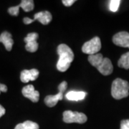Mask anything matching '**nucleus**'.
<instances>
[{
    "instance_id": "4",
    "label": "nucleus",
    "mask_w": 129,
    "mask_h": 129,
    "mask_svg": "<svg viewBox=\"0 0 129 129\" xmlns=\"http://www.w3.org/2000/svg\"><path fill=\"white\" fill-rule=\"evenodd\" d=\"M101 49V42L98 37H93L90 41L86 42L82 47V51L90 55L98 54Z\"/></svg>"
},
{
    "instance_id": "5",
    "label": "nucleus",
    "mask_w": 129,
    "mask_h": 129,
    "mask_svg": "<svg viewBox=\"0 0 129 129\" xmlns=\"http://www.w3.org/2000/svg\"><path fill=\"white\" fill-rule=\"evenodd\" d=\"M68 83L66 81H63L58 86L59 92L54 95H47L45 98V103L48 107H54L57 103L58 101L63 99V93L67 89Z\"/></svg>"
},
{
    "instance_id": "11",
    "label": "nucleus",
    "mask_w": 129,
    "mask_h": 129,
    "mask_svg": "<svg viewBox=\"0 0 129 129\" xmlns=\"http://www.w3.org/2000/svg\"><path fill=\"white\" fill-rule=\"evenodd\" d=\"M0 42H2L7 51L12 50L14 44L12 35L8 32H2L0 35Z\"/></svg>"
},
{
    "instance_id": "15",
    "label": "nucleus",
    "mask_w": 129,
    "mask_h": 129,
    "mask_svg": "<svg viewBox=\"0 0 129 129\" xmlns=\"http://www.w3.org/2000/svg\"><path fill=\"white\" fill-rule=\"evenodd\" d=\"M118 65L119 68L129 70V52L125 53L120 57L118 62Z\"/></svg>"
},
{
    "instance_id": "12",
    "label": "nucleus",
    "mask_w": 129,
    "mask_h": 129,
    "mask_svg": "<svg viewBox=\"0 0 129 129\" xmlns=\"http://www.w3.org/2000/svg\"><path fill=\"white\" fill-rule=\"evenodd\" d=\"M87 93L84 91H75L72 90L67 92L65 95V98L67 100L71 101H78L85 99Z\"/></svg>"
},
{
    "instance_id": "19",
    "label": "nucleus",
    "mask_w": 129,
    "mask_h": 129,
    "mask_svg": "<svg viewBox=\"0 0 129 129\" xmlns=\"http://www.w3.org/2000/svg\"><path fill=\"white\" fill-rule=\"evenodd\" d=\"M39 37L38 34L36 32H32V33H29L27 37L24 38V42L27 43L28 42L30 41H37V38Z\"/></svg>"
},
{
    "instance_id": "25",
    "label": "nucleus",
    "mask_w": 129,
    "mask_h": 129,
    "mask_svg": "<svg viewBox=\"0 0 129 129\" xmlns=\"http://www.w3.org/2000/svg\"><path fill=\"white\" fill-rule=\"evenodd\" d=\"M0 93H1V90H0Z\"/></svg>"
},
{
    "instance_id": "16",
    "label": "nucleus",
    "mask_w": 129,
    "mask_h": 129,
    "mask_svg": "<svg viewBox=\"0 0 129 129\" xmlns=\"http://www.w3.org/2000/svg\"><path fill=\"white\" fill-rule=\"evenodd\" d=\"M19 5L26 12L32 11L35 7L34 2L32 0H23Z\"/></svg>"
},
{
    "instance_id": "10",
    "label": "nucleus",
    "mask_w": 129,
    "mask_h": 129,
    "mask_svg": "<svg viewBox=\"0 0 129 129\" xmlns=\"http://www.w3.org/2000/svg\"><path fill=\"white\" fill-rule=\"evenodd\" d=\"M52 19V14L50 12L48 11H43V12H37L34 15V20H38L40 22L44 25H46L51 22Z\"/></svg>"
},
{
    "instance_id": "7",
    "label": "nucleus",
    "mask_w": 129,
    "mask_h": 129,
    "mask_svg": "<svg viewBox=\"0 0 129 129\" xmlns=\"http://www.w3.org/2000/svg\"><path fill=\"white\" fill-rule=\"evenodd\" d=\"M22 95L24 96L27 98L33 103H37L40 98V93L38 91L35 90L34 86L32 85H28L22 88Z\"/></svg>"
},
{
    "instance_id": "17",
    "label": "nucleus",
    "mask_w": 129,
    "mask_h": 129,
    "mask_svg": "<svg viewBox=\"0 0 129 129\" xmlns=\"http://www.w3.org/2000/svg\"><path fill=\"white\" fill-rule=\"evenodd\" d=\"M25 49L29 52H35L38 49V43L37 41H30L26 43Z\"/></svg>"
},
{
    "instance_id": "23",
    "label": "nucleus",
    "mask_w": 129,
    "mask_h": 129,
    "mask_svg": "<svg viewBox=\"0 0 129 129\" xmlns=\"http://www.w3.org/2000/svg\"><path fill=\"white\" fill-rule=\"evenodd\" d=\"M23 22L25 24H29L32 23L33 22H35V20L32 19L28 18V17H24L23 19Z\"/></svg>"
},
{
    "instance_id": "24",
    "label": "nucleus",
    "mask_w": 129,
    "mask_h": 129,
    "mask_svg": "<svg viewBox=\"0 0 129 129\" xmlns=\"http://www.w3.org/2000/svg\"><path fill=\"white\" fill-rule=\"evenodd\" d=\"M5 113H6V110L5 109V108L2 106L0 105V118H1L2 115H5Z\"/></svg>"
},
{
    "instance_id": "20",
    "label": "nucleus",
    "mask_w": 129,
    "mask_h": 129,
    "mask_svg": "<svg viewBox=\"0 0 129 129\" xmlns=\"http://www.w3.org/2000/svg\"><path fill=\"white\" fill-rule=\"evenodd\" d=\"M19 5L17 6H15V7H10L8 9V12L9 14L11 15H13V16H17L19 14Z\"/></svg>"
},
{
    "instance_id": "18",
    "label": "nucleus",
    "mask_w": 129,
    "mask_h": 129,
    "mask_svg": "<svg viewBox=\"0 0 129 129\" xmlns=\"http://www.w3.org/2000/svg\"><path fill=\"white\" fill-rule=\"evenodd\" d=\"M120 4V0H111L109 2V9L113 12H117L119 8Z\"/></svg>"
},
{
    "instance_id": "9",
    "label": "nucleus",
    "mask_w": 129,
    "mask_h": 129,
    "mask_svg": "<svg viewBox=\"0 0 129 129\" xmlns=\"http://www.w3.org/2000/svg\"><path fill=\"white\" fill-rule=\"evenodd\" d=\"M98 70L103 75H109L113 73V67L110 59L105 57L100 65L97 68Z\"/></svg>"
},
{
    "instance_id": "14",
    "label": "nucleus",
    "mask_w": 129,
    "mask_h": 129,
    "mask_svg": "<svg viewBox=\"0 0 129 129\" xmlns=\"http://www.w3.org/2000/svg\"><path fill=\"white\" fill-rule=\"evenodd\" d=\"M39 125L30 120H27L22 123H19L16 125L14 129H39Z\"/></svg>"
},
{
    "instance_id": "8",
    "label": "nucleus",
    "mask_w": 129,
    "mask_h": 129,
    "mask_svg": "<svg viewBox=\"0 0 129 129\" xmlns=\"http://www.w3.org/2000/svg\"><path fill=\"white\" fill-rule=\"evenodd\" d=\"M39 76V71L37 69L24 70L20 75V79L22 83H28L29 81H34Z\"/></svg>"
},
{
    "instance_id": "6",
    "label": "nucleus",
    "mask_w": 129,
    "mask_h": 129,
    "mask_svg": "<svg viewBox=\"0 0 129 129\" xmlns=\"http://www.w3.org/2000/svg\"><path fill=\"white\" fill-rule=\"evenodd\" d=\"M113 42L115 45L129 48V33L127 32H120L113 37Z\"/></svg>"
},
{
    "instance_id": "3",
    "label": "nucleus",
    "mask_w": 129,
    "mask_h": 129,
    "mask_svg": "<svg viewBox=\"0 0 129 129\" xmlns=\"http://www.w3.org/2000/svg\"><path fill=\"white\" fill-rule=\"evenodd\" d=\"M88 120L87 116L83 113L66 111L63 113V121L66 123H84Z\"/></svg>"
},
{
    "instance_id": "2",
    "label": "nucleus",
    "mask_w": 129,
    "mask_h": 129,
    "mask_svg": "<svg viewBox=\"0 0 129 129\" xmlns=\"http://www.w3.org/2000/svg\"><path fill=\"white\" fill-rule=\"evenodd\" d=\"M111 95L116 100H120L128 96V82L120 78L115 79L112 83Z\"/></svg>"
},
{
    "instance_id": "13",
    "label": "nucleus",
    "mask_w": 129,
    "mask_h": 129,
    "mask_svg": "<svg viewBox=\"0 0 129 129\" xmlns=\"http://www.w3.org/2000/svg\"><path fill=\"white\" fill-rule=\"evenodd\" d=\"M103 59H104V57H103V55L100 54V53H98V54H95V55H89V57H88L89 62L92 64L93 67H95L96 68L103 62Z\"/></svg>"
},
{
    "instance_id": "22",
    "label": "nucleus",
    "mask_w": 129,
    "mask_h": 129,
    "mask_svg": "<svg viewBox=\"0 0 129 129\" xmlns=\"http://www.w3.org/2000/svg\"><path fill=\"white\" fill-rule=\"evenodd\" d=\"M75 0H63L62 1V4L66 6V7H70L71 5H73L75 3Z\"/></svg>"
},
{
    "instance_id": "21",
    "label": "nucleus",
    "mask_w": 129,
    "mask_h": 129,
    "mask_svg": "<svg viewBox=\"0 0 129 129\" xmlns=\"http://www.w3.org/2000/svg\"><path fill=\"white\" fill-rule=\"evenodd\" d=\"M120 129H129V119L123 120L121 121Z\"/></svg>"
},
{
    "instance_id": "1",
    "label": "nucleus",
    "mask_w": 129,
    "mask_h": 129,
    "mask_svg": "<svg viewBox=\"0 0 129 129\" xmlns=\"http://www.w3.org/2000/svg\"><path fill=\"white\" fill-rule=\"evenodd\" d=\"M59 59L57 63V68L60 72H65L74 60V53L71 48L65 44H61L57 47Z\"/></svg>"
}]
</instances>
